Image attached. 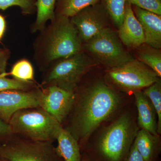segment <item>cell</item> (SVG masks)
<instances>
[{
	"mask_svg": "<svg viewBox=\"0 0 161 161\" xmlns=\"http://www.w3.org/2000/svg\"><path fill=\"white\" fill-rule=\"evenodd\" d=\"M75 94L68 124L64 129L78 141L81 149L94 131L117 110L121 99L115 91L100 81Z\"/></svg>",
	"mask_w": 161,
	"mask_h": 161,
	"instance_id": "1",
	"label": "cell"
},
{
	"mask_svg": "<svg viewBox=\"0 0 161 161\" xmlns=\"http://www.w3.org/2000/svg\"><path fill=\"white\" fill-rule=\"evenodd\" d=\"M126 2L141 9L161 15V0H126Z\"/></svg>",
	"mask_w": 161,
	"mask_h": 161,
	"instance_id": "25",
	"label": "cell"
},
{
	"mask_svg": "<svg viewBox=\"0 0 161 161\" xmlns=\"http://www.w3.org/2000/svg\"><path fill=\"white\" fill-rule=\"evenodd\" d=\"M53 143L36 142L13 135L0 143V159L8 161H64Z\"/></svg>",
	"mask_w": 161,
	"mask_h": 161,
	"instance_id": "6",
	"label": "cell"
},
{
	"mask_svg": "<svg viewBox=\"0 0 161 161\" xmlns=\"http://www.w3.org/2000/svg\"><path fill=\"white\" fill-rule=\"evenodd\" d=\"M104 1L108 13L119 28L123 22L126 0H104Z\"/></svg>",
	"mask_w": 161,
	"mask_h": 161,
	"instance_id": "23",
	"label": "cell"
},
{
	"mask_svg": "<svg viewBox=\"0 0 161 161\" xmlns=\"http://www.w3.org/2000/svg\"><path fill=\"white\" fill-rule=\"evenodd\" d=\"M42 87L28 91H5L0 92V118L9 124L15 113L20 110L40 108L39 100Z\"/></svg>",
	"mask_w": 161,
	"mask_h": 161,
	"instance_id": "10",
	"label": "cell"
},
{
	"mask_svg": "<svg viewBox=\"0 0 161 161\" xmlns=\"http://www.w3.org/2000/svg\"><path fill=\"white\" fill-rule=\"evenodd\" d=\"M136 105L138 112L137 123L142 130L151 134L159 136L158 133V116L149 98L142 91L134 92Z\"/></svg>",
	"mask_w": 161,
	"mask_h": 161,
	"instance_id": "14",
	"label": "cell"
},
{
	"mask_svg": "<svg viewBox=\"0 0 161 161\" xmlns=\"http://www.w3.org/2000/svg\"><path fill=\"white\" fill-rule=\"evenodd\" d=\"M58 0H36V18L31 27V32L41 31L46 26L47 22L55 18V9Z\"/></svg>",
	"mask_w": 161,
	"mask_h": 161,
	"instance_id": "17",
	"label": "cell"
},
{
	"mask_svg": "<svg viewBox=\"0 0 161 161\" xmlns=\"http://www.w3.org/2000/svg\"><path fill=\"white\" fill-rule=\"evenodd\" d=\"M36 0H0V9L5 10L11 6L19 7L23 14H34Z\"/></svg>",
	"mask_w": 161,
	"mask_h": 161,
	"instance_id": "24",
	"label": "cell"
},
{
	"mask_svg": "<svg viewBox=\"0 0 161 161\" xmlns=\"http://www.w3.org/2000/svg\"><path fill=\"white\" fill-rule=\"evenodd\" d=\"M39 107L62 125L69 115L75 102V92L56 86L42 88Z\"/></svg>",
	"mask_w": 161,
	"mask_h": 161,
	"instance_id": "9",
	"label": "cell"
},
{
	"mask_svg": "<svg viewBox=\"0 0 161 161\" xmlns=\"http://www.w3.org/2000/svg\"><path fill=\"white\" fill-rule=\"evenodd\" d=\"M119 37L129 48H138L145 43L143 30L134 15L131 5L126 2L123 22L119 27Z\"/></svg>",
	"mask_w": 161,
	"mask_h": 161,
	"instance_id": "12",
	"label": "cell"
},
{
	"mask_svg": "<svg viewBox=\"0 0 161 161\" xmlns=\"http://www.w3.org/2000/svg\"><path fill=\"white\" fill-rule=\"evenodd\" d=\"M6 27V23L5 19L3 16L0 15V40L2 39Z\"/></svg>",
	"mask_w": 161,
	"mask_h": 161,
	"instance_id": "29",
	"label": "cell"
},
{
	"mask_svg": "<svg viewBox=\"0 0 161 161\" xmlns=\"http://www.w3.org/2000/svg\"><path fill=\"white\" fill-rule=\"evenodd\" d=\"M82 161H90L87 157L85 156L84 157H82Z\"/></svg>",
	"mask_w": 161,
	"mask_h": 161,
	"instance_id": "30",
	"label": "cell"
},
{
	"mask_svg": "<svg viewBox=\"0 0 161 161\" xmlns=\"http://www.w3.org/2000/svg\"><path fill=\"white\" fill-rule=\"evenodd\" d=\"M108 80L121 91H142L159 79L152 69L139 60L133 59L125 64L109 68L106 71Z\"/></svg>",
	"mask_w": 161,
	"mask_h": 161,
	"instance_id": "7",
	"label": "cell"
},
{
	"mask_svg": "<svg viewBox=\"0 0 161 161\" xmlns=\"http://www.w3.org/2000/svg\"><path fill=\"white\" fill-rule=\"evenodd\" d=\"M93 64L83 51L55 60L44 70L40 86L45 88L56 86L75 92L81 79Z\"/></svg>",
	"mask_w": 161,
	"mask_h": 161,
	"instance_id": "5",
	"label": "cell"
},
{
	"mask_svg": "<svg viewBox=\"0 0 161 161\" xmlns=\"http://www.w3.org/2000/svg\"><path fill=\"white\" fill-rule=\"evenodd\" d=\"M35 81L24 82L16 79L6 78L5 75H0V92L5 91H28L39 87Z\"/></svg>",
	"mask_w": 161,
	"mask_h": 161,
	"instance_id": "22",
	"label": "cell"
},
{
	"mask_svg": "<svg viewBox=\"0 0 161 161\" xmlns=\"http://www.w3.org/2000/svg\"><path fill=\"white\" fill-rule=\"evenodd\" d=\"M143 30L145 43L153 48L161 47V15L136 7L134 12Z\"/></svg>",
	"mask_w": 161,
	"mask_h": 161,
	"instance_id": "13",
	"label": "cell"
},
{
	"mask_svg": "<svg viewBox=\"0 0 161 161\" xmlns=\"http://www.w3.org/2000/svg\"><path fill=\"white\" fill-rule=\"evenodd\" d=\"M13 135L9 124L0 118V143L7 140Z\"/></svg>",
	"mask_w": 161,
	"mask_h": 161,
	"instance_id": "26",
	"label": "cell"
},
{
	"mask_svg": "<svg viewBox=\"0 0 161 161\" xmlns=\"http://www.w3.org/2000/svg\"><path fill=\"white\" fill-rule=\"evenodd\" d=\"M0 161H8L5 159H0Z\"/></svg>",
	"mask_w": 161,
	"mask_h": 161,
	"instance_id": "31",
	"label": "cell"
},
{
	"mask_svg": "<svg viewBox=\"0 0 161 161\" xmlns=\"http://www.w3.org/2000/svg\"><path fill=\"white\" fill-rule=\"evenodd\" d=\"M137 52L139 60L150 67L159 78L161 77V53L159 49L149 45H142Z\"/></svg>",
	"mask_w": 161,
	"mask_h": 161,
	"instance_id": "19",
	"label": "cell"
},
{
	"mask_svg": "<svg viewBox=\"0 0 161 161\" xmlns=\"http://www.w3.org/2000/svg\"><path fill=\"white\" fill-rule=\"evenodd\" d=\"M125 161H145L133 143Z\"/></svg>",
	"mask_w": 161,
	"mask_h": 161,
	"instance_id": "28",
	"label": "cell"
},
{
	"mask_svg": "<svg viewBox=\"0 0 161 161\" xmlns=\"http://www.w3.org/2000/svg\"><path fill=\"white\" fill-rule=\"evenodd\" d=\"M9 124L14 135L30 140L52 143L57 141L63 128L61 124L40 108L18 111Z\"/></svg>",
	"mask_w": 161,
	"mask_h": 161,
	"instance_id": "4",
	"label": "cell"
},
{
	"mask_svg": "<svg viewBox=\"0 0 161 161\" xmlns=\"http://www.w3.org/2000/svg\"><path fill=\"white\" fill-rule=\"evenodd\" d=\"M16 80L32 82L34 81V70L31 63L26 59H22L16 62L9 74Z\"/></svg>",
	"mask_w": 161,
	"mask_h": 161,
	"instance_id": "20",
	"label": "cell"
},
{
	"mask_svg": "<svg viewBox=\"0 0 161 161\" xmlns=\"http://www.w3.org/2000/svg\"><path fill=\"white\" fill-rule=\"evenodd\" d=\"M98 0H58L55 16L71 18L80 10L97 4Z\"/></svg>",
	"mask_w": 161,
	"mask_h": 161,
	"instance_id": "18",
	"label": "cell"
},
{
	"mask_svg": "<svg viewBox=\"0 0 161 161\" xmlns=\"http://www.w3.org/2000/svg\"><path fill=\"white\" fill-rule=\"evenodd\" d=\"M70 19L82 43H87L108 27L104 13L96 4L80 10Z\"/></svg>",
	"mask_w": 161,
	"mask_h": 161,
	"instance_id": "11",
	"label": "cell"
},
{
	"mask_svg": "<svg viewBox=\"0 0 161 161\" xmlns=\"http://www.w3.org/2000/svg\"><path fill=\"white\" fill-rule=\"evenodd\" d=\"M86 43L87 50L109 68L122 66L133 59L124 48L118 34L109 27Z\"/></svg>",
	"mask_w": 161,
	"mask_h": 161,
	"instance_id": "8",
	"label": "cell"
},
{
	"mask_svg": "<svg viewBox=\"0 0 161 161\" xmlns=\"http://www.w3.org/2000/svg\"><path fill=\"white\" fill-rule=\"evenodd\" d=\"M55 147L57 154L64 161H82L80 146L78 141L64 128L60 130Z\"/></svg>",
	"mask_w": 161,
	"mask_h": 161,
	"instance_id": "16",
	"label": "cell"
},
{
	"mask_svg": "<svg viewBox=\"0 0 161 161\" xmlns=\"http://www.w3.org/2000/svg\"><path fill=\"white\" fill-rule=\"evenodd\" d=\"M133 144L145 161L159 160L161 152L159 136L141 129L136 133Z\"/></svg>",
	"mask_w": 161,
	"mask_h": 161,
	"instance_id": "15",
	"label": "cell"
},
{
	"mask_svg": "<svg viewBox=\"0 0 161 161\" xmlns=\"http://www.w3.org/2000/svg\"><path fill=\"white\" fill-rule=\"evenodd\" d=\"M137 127L131 116L123 114L104 129L88 149L90 161H125L132 147Z\"/></svg>",
	"mask_w": 161,
	"mask_h": 161,
	"instance_id": "3",
	"label": "cell"
},
{
	"mask_svg": "<svg viewBox=\"0 0 161 161\" xmlns=\"http://www.w3.org/2000/svg\"><path fill=\"white\" fill-rule=\"evenodd\" d=\"M9 55L8 50L0 48V75H7L6 68Z\"/></svg>",
	"mask_w": 161,
	"mask_h": 161,
	"instance_id": "27",
	"label": "cell"
},
{
	"mask_svg": "<svg viewBox=\"0 0 161 161\" xmlns=\"http://www.w3.org/2000/svg\"><path fill=\"white\" fill-rule=\"evenodd\" d=\"M152 103L158 116V133H161V81L159 79L142 91Z\"/></svg>",
	"mask_w": 161,
	"mask_h": 161,
	"instance_id": "21",
	"label": "cell"
},
{
	"mask_svg": "<svg viewBox=\"0 0 161 161\" xmlns=\"http://www.w3.org/2000/svg\"><path fill=\"white\" fill-rule=\"evenodd\" d=\"M40 31L34 43V58L40 69L82 51V43L70 18L56 16Z\"/></svg>",
	"mask_w": 161,
	"mask_h": 161,
	"instance_id": "2",
	"label": "cell"
}]
</instances>
